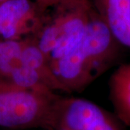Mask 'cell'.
Returning <instances> with one entry per match:
<instances>
[{"mask_svg":"<svg viewBox=\"0 0 130 130\" xmlns=\"http://www.w3.org/2000/svg\"><path fill=\"white\" fill-rule=\"evenodd\" d=\"M91 7L90 0H74L48 10L43 26L34 38L50 61L65 56L82 41Z\"/></svg>","mask_w":130,"mask_h":130,"instance_id":"cell-1","label":"cell"},{"mask_svg":"<svg viewBox=\"0 0 130 130\" xmlns=\"http://www.w3.org/2000/svg\"><path fill=\"white\" fill-rule=\"evenodd\" d=\"M59 95L18 88L0 82V129L50 130Z\"/></svg>","mask_w":130,"mask_h":130,"instance_id":"cell-2","label":"cell"},{"mask_svg":"<svg viewBox=\"0 0 130 130\" xmlns=\"http://www.w3.org/2000/svg\"><path fill=\"white\" fill-rule=\"evenodd\" d=\"M50 130H124L115 115L83 98L57 99Z\"/></svg>","mask_w":130,"mask_h":130,"instance_id":"cell-3","label":"cell"},{"mask_svg":"<svg viewBox=\"0 0 130 130\" xmlns=\"http://www.w3.org/2000/svg\"><path fill=\"white\" fill-rule=\"evenodd\" d=\"M47 12L36 0H8L0 4V37L2 40L35 37L43 26Z\"/></svg>","mask_w":130,"mask_h":130,"instance_id":"cell-4","label":"cell"},{"mask_svg":"<svg viewBox=\"0 0 130 130\" xmlns=\"http://www.w3.org/2000/svg\"><path fill=\"white\" fill-rule=\"evenodd\" d=\"M82 46L96 79L108 70L120 55L121 45L94 8L91 7Z\"/></svg>","mask_w":130,"mask_h":130,"instance_id":"cell-5","label":"cell"},{"mask_svg":"<svg viewBox=\"0 0 130 130\" xmlns=\"http://www.w3.org/2000/svg\"><path fill=\"white\" fill-rule=\"evenodd\" d=\"M113 36L130 48V0H90Z\"/></svg>","mask_w":130,"mask_h":130,"instance_id":"cell-6","label":"cell"},{"mask_svg":"<svg viewBox=\"0 0 130 130\" xmlns=\"http://www.w3.org/2000/svg\"><path fill=\"white\" fill-rule=\"evenodd\" d=\"M20 64L34 71L43 84L52 91H64L54 73L50 59L38 46L34 37L26 38L22 51Z\"/></svg>","mask_w":130,"mask_h":130,"instance_id":"cell-7","label":"cell"},{"mask_svg":"<svg viewBox=\"0 0 130 130\" xmlns=\"http://www.w3.org/2000/svg\"><path fill=\"white\" fill-rule=\"evenodd\" d=\"M110 98L115 116L130 126V64L119 66L109 79Z\"/></svg>","mask_w":130,"mask_h":130,"instance_id":"cell-8","label":"cell"},{"mask_svg":"<svg viewBox=\"0 0 130 130\" xmlns=\"http://www.w3.org/2000/svg\"><path fill=\"white\" fill-rule=\"evenodd\" d=\"M25 39L0 41V82L5 83L12 71L20 64Z\"/></svg>","mask_w":130,"mask_h":130,"instance_id":"cell-9","label":"cell"},{"mask_svg":"<svg viewBox=\"0 0 130 130\" xmlns=\"http://www.w3.org/2000/svg\"><path fill=\"white\" fill-rule=\"evenodd\" d=\"M36 1L41 7L42 9H43L44 11H48L53 7L59 5L61 3L69 2V1H74V0H36Z\"/></svg>","mask_w":130,"mask_h":130,"instance_id":"cell-10","label":"cell"},{"mask_svg":"<svg viewBox=\"0 0 130 130\" xmlns=\"http://www.w3.org/2000/svg\"><path fill=\"white\" fill-rule=\"evenodd\" d=\"M7 1H8V0H0V4H2L5 2H7Z\"/></svg>","mask_w":130,"mask_h":130,"instance_id":"cell-11","label":"cell"}]
</instances>
